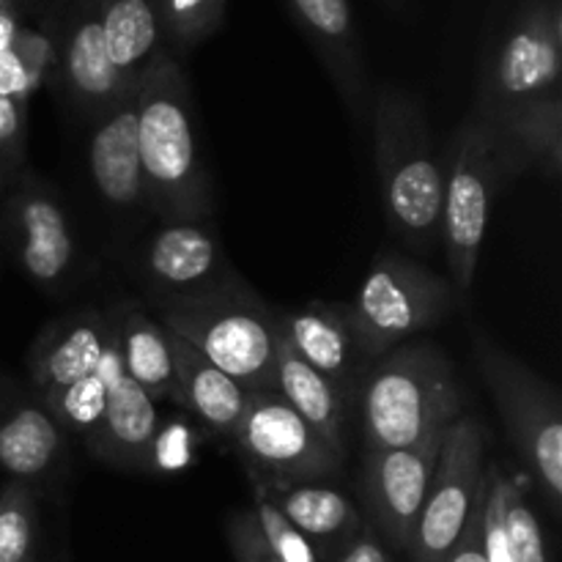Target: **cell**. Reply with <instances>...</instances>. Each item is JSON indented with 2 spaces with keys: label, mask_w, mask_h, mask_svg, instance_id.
I'll list each match as a JSON object with an SVG mask.
<instances>
[{
  "label": "cell",
  "mask_w": 562,
  "mask_h": 562,
  "mask_svg": "<svg viewBox=\"0 0 562 562\" xmlns=\"http://www.w3.org/2000/svg\"><path fill=\"white\" fill-rule=\"evenodd\" d=\"M505 173L508 165L497 130L486 119L472 113V119L456 132L450 146L442 179V214H439V239L445 241L450 283L459 294H470L475 283L488 214Z\"/></svg>",
  "instance_id": "obj_5"
},
{
  "label": "cell",
  "mask_w": 562,
  "mask_h": 562,
  "mask_svg": "<svg viewBox=\"0 0 562 562\" xmlns=\"http://www.w3.org/2000/svg\"><path fill=\"white\" fill-rule=\"evenodd\" d=\"M280 324H283L285 346L340 390H351L371 371L366 368L371 357L357 344L340 305L311 302L302 311L280 313Z\"/></svg>",
  "instance_id": "obj_20"
},
{
  "label": "cell",
  "mask_w": 562,
  "mask_h": 562,
  "mask_svg": "<svg viewBox=\"0 0 562 562\" xmlns=\"http://www.w3.org/2000/svg\"><path fill=\"white\" fill-rule=\"evenodd\" d=\"M27 102L0 97V173L14 179L25 165Z\"/></svg>",
  "instance_id": "obj_33"
},
{
  "label": "cell",
  "mask_w": 562,
  "mask_h": 562,
  "mask_svg": "<svg viewBox=\"0 0 562 562\" xmlns=\"http://www.w3.org/2000/svg\"><path fill=\"white\" fill-rule=\"evenodd\" d=\"M445 434L412 448L368 450L362 470V492L368 510L393 547L409 549L420 519L423 503L431 488Z\"/></svg>",
  "instance_id": "obj_12"
},
{
  "label": "cell",
  "mask_w": 562,
  "mask_h": 562,
  "mask_svg": "<svg viewBox=\"0 0 562 562\" xmlns=\"http://www.w3.org/2000/svg\"><path fill=\"white\" fill-rule=\"evenodd\" d=\"M0 9H14V11H20V14H22L20 0H0Z\"/></svg>",
  "instance_id": "obj_39"
},
{
  "label": "cell",
  "mask_w": 562,
  "mask_h": 562,
  "mask_svg": "<svg viewBox=\"0 0 562 562\" xmlns=\"http://www.w3.org/2000/svg\"><path fill=\"white\" fill-rule=\"evenodd\" d=\"M453 302L450 280L398 252H382L344 311L360 349L379 360L406 338L434 327Z\"/></svg>",
  "instance_id": "obj_6"
},
{
  "label": "cell",
  "mask_w": 562,
  "mask_h": 562,
  "mask_svg": "<svg viewBox=\"0 0 562 562\" xmlns=\"http://www.w3.org/2000/svg\"><path fill=\"white\" fill-rule=\"evenodd\" d=\"M258 527H261L263 538H267L269 549L274 552V558L280 562H324L322 549L311 541L307 536H302L283 514H280L278 505L256 486V508H252Z\"/></svg>",
  "instance_id": "obj_32"
},
{
  "label": "cell",
  "mask_w": 562,
  "mask_h": 562,
  "mask_svg": "<svg viewBox=\"0 0 562 562\" xmlns=\"http://www.w3.org/2000/svg\"><path fill=\"white\" fill-rule=\"evenodd\" d=\"M137 140L146 201L165 220H203L212 209L198 148L190 82L165 49L137 80Z\"/></svg>",
  "instance_id": "obj_1"
},
{
  "label": "cell",
  "mask_w": 562,
  "mask_h": 562,
  "mask_svg": "<svg viewBox=\"0 0 562 562\" xmlns=\"http://www.w3.org/2000/svg\"><path fill=\"white\" fill-rule=\"evenodd\" d=\"M5 187H9V179H5V176L0 173V195H3V190H5Z\"/></svg>",
  "instance_id": "obj_40"
},
{
  "label": "cell",
  "mask_w": 562,
  "mask_h": 562,
  "mask_svg": "<svg viewBox=\"0 0 562 562\" xmlns=\"http://www.w3.org/2000/svg\"><path fill=\"white\" fill-rule=\"evenodd\" d=\"M291 16L316 49L318 60L333 77L340 99L357 119L371 115L373 93L366 58L357 42L349 0H285Z\"/></svg>",
  "instance_id": "obj_15"
},
{
  "label": "cell",
  "mask_w": 562,
  "mask_h": 562,
  "mask_svg": "<svg viewBox=\"0 0 562 562\" xmlns=\"http://www.w3.org/2000/svg\"><path fill=\"white\" fill-rule=\"evenodd\" d=\"M486 497L483 431L472 417H459L445 431L431 488L423 503L409 554L415 562H445L464 536L472 514Z\"/></svg>",
  "instance_id": "obj_10"
},
{
  "label": "cell",
  "mask_w": 562,
  "mask_h": 562,
  "mask_svg": "<svg viewBox=\"0 0 562 562\" xmlns=\"http://www.w3.org/2000/svg\"><path fill=\"white\" fill-rule=\"evenodd\" d=\"M58 69L66 97L77 110L102 115L130 88L110 64L102 36V0H64L58 11Z\"/></svg>",
  "instance_id": "obj_13"
},
{
  "label": "cell",
  "mask_w": 562,
  "mask_h": 562,
  "mask_svg": "<svg viewBox=\"0 0 562 562\" xmlns=\"http://www.w3.org/2000/svg\"><path fill=\"white\" fill-rule=\"evenodd\" d=\"M20 11L0 9V53L14 44L16 33H20Z\"/></svg>",
  "instance_id": "obj_37"
},
{
  "label": "cell",
  "mask_w": 562,
  "mask_h": 562,
  "mask_svg": "<svg viewBox=\"0 0 562 562\" xmlns=\"http://www.w3.org/2000/svg\"><path fill=\"white\" fill-rule=\"evenodd\" d=\"M104 376H108V401H104V415L97 431L88 437L93 453L104 461H113L119 467H143L151 461L154 445H157L159 417L157 401L143 393L119 366L115 349L110 346L104 357Z\"/></svg>",
  "instance_id": "obj_18"
},
{
  "label": "cell",
  "mask_w": 562,
  "mask_h": 562,
  "mask_svg": "<svg viewBox=\"0 0 562 562\" xmlns=\"http://www.w3.org/2000/svg\"><path fill=\"white\" fill-rule=\"evenodd\" d=\"M170 340H173L176 362V404L192 412L212 434L234 439L252 393L234 382L228 373L203 360L192 346L176 338L173 333H170Z\"/></svg>",
  "instance_id": "obj_21"
},
{
  "label": "cell",
  "mask_w": 562,
  "mask_h": 562,
  "mask_svg": "<svg viewBox=\"0 0 562 562\" xmlns=\"http://www.w3.org/2000/svg\"><path fill=\"white\" fill-rule=\"evenodd\" d=\"M22 3V9H55V5H58V11H60V5H64V0H20Z\"/></svg>",
  "instance_id": "obj_38"
},
{
  "label": "cell",
  "mask_w": 562,
  "mask_h": 562,
  "mask_svg": "<svg viewBox=\"0 0 562 562\" xmlns=\"http://www.w3.org/2000/svg\"><path fill=\"white\" fill-rule=\"evenodd\" d=\"M58 64V44L49 33L20 27L14 44L0 53V97L27 102Z\"/></svg>",
  "instance_id": "obj_27"
},
{
  "label": "cell",
  "mask_w": 562,
  "mask_h": 562,
  "mask_svg": "<svg viewBox=\"0 0 562 562\" xmlns=\"http://www.w3.org/2000/svg\"><path fill=\"white\" fill-rule=\"evenodd\" d=\"M562 5L525 0L477 88L475 115L492 121L516 104L560 93Z\"/></svg>",
  "instance_id": "obj_8"
},
{
  "label": "cell",
  "mask_w": 562,
  "mask_h": 562,
  "mask_svg": "<svg viewBox=\"0 0 562 562\" xmlns=\"http://www.w3.org/2000/svg\"><path fill=\"white\" fill-rule=\"evenodd\" d=\"M499 492H503L505 530H508L514 562H552L549 560L547 538H543L541 525H538L536 514L527 505L519 483L505 475V472H499Z\"/></svg>",
  "instance_id": "obj_31"
},
{
  "label": "cell",
  "mask_w": 562,
  "mask_h": 562,
  "mask_svg": "<svg viewBox=\"0 0 562 562\" xmlns=\"http://www.w3.org/2000/svg\"><path fill=\"white\" fill-rule=\"evenodd\" d=\"M252 481L305 483L335 475L344 456L302 420L274 390L252 393L234 439Z\"/></svg>",
  "instance_id": "obj_9"
},
{
  "label": "cell",
  "mask_w": 562,
  "mask_h": 562,
  "mask_svg": "<svg viewBox=\"0 0 562 562\" xmlns=\"http://www.w3.org/2000/svg\"><path fill=\"white\" fill-rule=\"evenodd\" d=\"M159 324L250 393L274 387L283 324L250 285L228 278L190 296H162Z\"/></svg>",
  "instance_id": "obj_2"
},
{
  "label": "cell",
  "mask_w": 562,
  "mask_h": 562,
  "mask_svg": "<svg viewBox=\"0 0 562 562\" xmlns=\"http://www.w3.org/2000/svg\"><path fill=\"white\" fill-rule=\"evenodd\" d=\"M66 459V431L36 395L0 387V470L11 481H49Z\"/></svg>",
  "instance_id": "obj_17"
},
{
  "label": "cell",
  "mask_w": 562,
  "mask_h": 562,
  "mask_svg": "<svg viewBox=\"0 0 562 562\" xmlns=\"http://www.w3.org/2000/svg\"><path fill=\"white\" fill-rule=\"evenodd\" d=\"M110 346L113 318L93 307L49 324L27 351V376L36 390L33 395L38 398L97 373Z\"/></svg>",
  "instance_id": "obj_16"
},
{
  "label": "cell",
  "mask_w": 562,
  "mask_h": 562,
  "mask_svg": "<svg viewBox=\"0 0 562 562\" xmlns=\"http://www.w3.org/2000/svg\"><path fill=\"white\" fill-rule=\"evenodd\" d=\"M102 36L110 64L130 86L165 53L162 22L154 0H102Z\"/></svg>",
  "instance_id": "obj_26"
},
{
  "label": "cell",
  "mask_w": 562,
  "mask_h": 562,
  "mask_svg": "<svg viewBox=\"0 0 562 562\" xmlns=\"http://www.w3.org/2000/svg\"><path fill=\"white\" fill-rule=\"evenodd\" d=\"M3 220L22 272L38 289H66L77 269V239L58 195L20 170L9 181Z\"/></svg>",
  "instance_id": "obj_11"
},
{
  "label": "cell",
  "mask_w": 562,
  "mask_h": 562,
  "mask_svg": "<svg viewBox=\"0 0 562 562\" xmlns=\"http://www.w3.org/2000/svg\"><path fill=\"white\" fill-rule=\"evenodd\" d=\"M373 157L390 225L415 250L439 239L445 168L420 99L401 86H379L371 104Z\"/></svg>",
  "instance_id": "obj_3"
},
{
  "label": "cell",
  "mask_w": 562,
  "mask_h": 562,
  "mask_svg": "<svg viewBox=\"0 0 562 562\" xmlns=\"http://www.w3.org/2000/svg\"><path fill=\"white\" fill-rule=\"evenodd\" d=\"M256 486L272 499L280 508V514L302 532L311 538L318 549L327 547L335 549L346 547V541L362 530V519L357 514L355 503L346 494L335 492V488L324 486L318 481L305 483H258Z\"/></svg>",
  "instance_id": "obj_24"
},
{
  "label": "cell",
  "mask_w": 562,
  "mask_h": 562,
  "mask_svg": "<svg viewBox=\"0 0 562 562\" xmlns=\"http://www.w3.org/2000/svg\"><path fill=\"white\" fill-rule=\"evenodd\" d=\"M113 349L119 366L154 401H176V362L170 333L143 313L126 307L113 318Z\"/></svg>",
  "instance_id": "obj_23"
},
{
  "label": "cell",
  "mask_w": 562,
  "mask_h": 562,
  "mask_svg": "<svg viewBox=\"0 0 562 562\" xmlns=\"http://www.w3.org/2000/svg\"><path fill=\"white\" fill-rule=\"evenodd\" d=\"M140 263L154 300L201 294L234 278L223 245L203 220H168L148 239Z\"/></svg>",
  "instance_id": "obj_14"
},
{
  "label": "cell",
  "mask_w": 562,
  "mask_h": 562,
  "mask_svg": "<svg viewBox=\"0 0 562 562\" xmlns=\"http://www.w3.org/2000/svg\"><path fill=\"white\" fill-rule=\"evenodd\" d=\"M44 409L58 420L66 434H80L91 437L102 423L104 401H108V376H104V362L97 373L69 384V387L53 390L47 395H38Z\"/></svg>",
  "instance_id": "obj_28"
},
{
  "label": "cell",
  "mask_w": 562,
  "mask_h": 562,
  "mask_svg": "<svg viewBox=\"0 0 562 562\" xmlns=\"http://www.w3.org/2000/svg\"><path fill=\"white\" fill-rule=\"evenodd\" d=\"M88 168L93 187L110 206L132 209L146 201L137 140V86L97 115L88 146Z\"/></svg>",
  "instance_id": "obj_19"
},
{
  "label": "cell",
  "mask_w": 562,
  "mask_h": 562,
  "mask_svg": "<svg viewBox=\"0 0 562 562\" xmlns=\"http://www.w3.org/2000/svg\"><path fill=\"white\" fill-rule=\"evenodd\" d=\"M285 340V338H283ZM274 393L296 412L305 423H311L340 456L346 453L344 420H346V398L338 384L329 382L324 373L313 371L302 357H296L283 344L274 368Z\"/></svg>",
  "instance_id": "obj_25"
},
{
  "label": "cell",
  "mask_w": 562,
  "mask_h": 562,
  "mask_svg": "<svg viewBox=\"0 0 562 562\" xmlns=\"http://www.w3.org/2000/svg\"><path fill=\"white\" fill-rule=\"evenodd\" d=\"M477 366L494 395L514 448L552 508L562 499V409L558 390L486 338L475 344Z\"/></svg>",
  "instance_id": "obj_7"
},
{
  "label": "cell",
  "mask_w": 562,
  "mask_h": 562,
  "mask_svg": "<svg viewBox=\"0 0 562 562\" xmlns=\"http://www.w3.org/2000/svg\"><path fill=\"white\" fill-rule=\"evenodd\" d=\"M481 514H483V503L475 508V514H472V519H470V525H467L464 536L459 538V543H456L453 552L448 554V560H445V562H486V558H483Z\"/></svg>",
  "instance_id": "obj_36"
},
{
  "label": "cell",
  "mask_w": 562,
  "mask_h": 562,
  "mask_svg": "<svg viewBox=\"0 0 562 562\" xmlns=\"http://www.w3.org/2000/svg\"><path fill=\"white\" fill-rule=\"evenodd\" d=\"M225 530H228V543L236 562H280L269 549L252 510H236Z\"/></svg>",
  "instance_id": "obj_34"
},
{
  "label": "cell",
  "mask_w": 562,
  "mask_h": 562,
  "mask_svg": "<svg viewBox=\"0 0 562 562\" xmlns=\"http://www.w3.org/2000/svg\"><path fill=\"white\" fill-rule=\"evenodd\" d=\"M338 562H393V558L384 552V547L373 532L357 530V536L340 549Z\"/></svg>",
  "instance_id": "obj_35"
},
{
  "label": "cell",
  "mask_w": 562,
  "mask_h": 562,
  "mask_svg": "<svg viewBox=\"0 0 562 562\" xmlns=\"http://www.w3.org/2000/svg\"><path fill=\"white\" fill-rule=\"evenodd\" d=\"M165 42L176 47H195L214 36L225 20V0H154Z\"/></svg>",
  "instance_id": "obj_30"
},
{
  "label": "cell",
  "mask_w": 562,
  "mask_h": 562,
  "mask_svg": "<svg viewBox=\"0 0 562 562\" xmlns=\"http://www.w3.org/2000/svg\"><path fill=\"white\" fill-rule=\"evenodd\" d=\"M368 450L412 448L445 434L461 417L464 395L448 357L431 344H409L379 357L360 382Z\"/></svg>",
  "instance_id": "obj_4"
},
{
  "label": "cell",
  "mask_w": 562,
  "mask_h": 562,
  "mask_svg": "<svg viewBox=\"0 0 562 562\" xmlns=\"http://www.w3.org/2000/svg\"><path fill=\"white\" fill-rule=\"evenodd\" d=\"M488 124L497 130L508 173L527 168L541 170L549 179H558L562 170V97L532 99L516 104Z\"/></svg>",
  "instance_id": "obj_22"
},
{
  "label": "cell",
  "mask_w": 562,
  "mask_h": 562,
  "mask_svg": "<svg viewBox=\"0 0 562 562\" xmlns=\"http://www.w3.org/2000/svg\"><path fill=\"white\" fill-rule=\"evenodd\" d=\"M38 532V497L27 483L0 488V562H33Z\"/></svg>",
  "instance_id": "obj_29"
}]
</instances>
